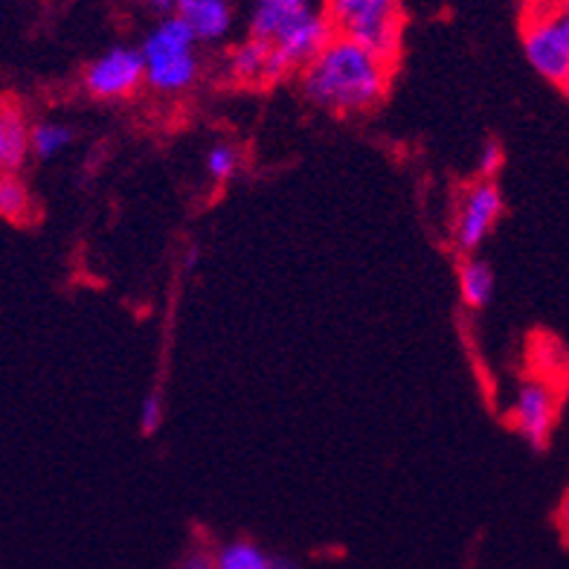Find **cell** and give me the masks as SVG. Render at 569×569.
<instances>
[{
    "instance_id": "cell-1",
    "label": "cell",
    "mask_w": 569,
    "mask_h": 569,
    "mask_svg": "<svg viewBox=\"0 0 569 569\" xmlns=\"http://www.w3.org/2000/svg\"><path fill=\"white\" fill-rule=\"evenodd\" d=\"M396 64L349 38H331L300 70L302 97L320 111L355 117L375 111L390 93Z\"/></svg>"
},
{
    "instance_id": "cell-2",
    "label": "cell",
    "mask_w": 569,
    "mask_h": 569,
    "mask_svg": "<svg viewBox=\"0 0 569 569\" xmlns=\"http://www.w3.org/2000/svg\"><path fill=\"white\" fill-rule=\"evenodd\" d=\"M250 38L270 44L279 56L291 61L297 73L335 38L329 18L322 9L288 0H259L250 16Z\"/></svg>"
},
{
    "instance_id": "cell-3",
    "label": "cell",
    "mask_w": 569,
    "mask_h": 569,
    "mask_svg": "<svg viewBox=\"0 0 569 569\" xmlns=\"http://www.w3.org/2000/svg\"><path fill=\"white\" fill-rule=\"evenodd\" d=\"M322 12L338 38L367 47L369 53L398 64L405 44L401 0H326Z\"/></svg>"
},
{
    "instance_id": "cell-4",
    "label": "cell",
    "mask_w": 569,
    "mask_h": 569,
    "mask_svg": "<svg viewBox=\"0 0 569 569\" xmlns=\"http://www.w3.org/2000/svg\"><path fill=\"white\" fill-rule=\"evenodd\" d=\"M196 44L198 38L187 23L174 12L166 16L140 47L142 61H146V84L163 97H174L192 88L201 76Z\"/></svg>"
},
{
    "instance_id": "cell-5",
    "label": "cell",
    "mask_w": 569,
    "mask_h": 569,
    "mask_svg": "<svg viewBox=\"0 0 569 569\" xmlns=\"http://www.w3.org/2000/svg\"><path fill=\"white\" fill-rule=\"evenodd\" d=\"M526 61L538 76L558 84L569 70V16L555 0H526L523 27Z\"/></svg>"
},
{
    "instance_id": "cell-6",
    "label": "cell",
    "mask_w": 569,
    "mask_h": 569,
    "mask_svg": "<svg viewBox=\"0 0 569 569\" xmlns=\"http://www.w3.org/2000/svg\"><path fill=\"white\" fill-rule=\"evenodd\" d=\"M506 201H502V189L497 180H473L471 187L459 196L457 216L450 227V241L462 259L477 256L488 236L497 230Z\"/></svg>"
},
{
    "instance_id": "cell-7",
    "label": "cell",
    "mask_w": 569,
    "mask_h": 569,
    "mask_svg": "<svg viewBox=\"0 0 569 569\" xmlns=\"http://www.w3.org/2000/svg\"><path fill=\"white\" fill-rule=\"evenodd\" d=\"M558 412H561V392H558L555 381H549L543 375H532V378H523L517 383L509 419L515 433L529 448L547 450L555 425H558Z\"/></svg>"
},
{
    "instance_id": "cell-8",
    "label": "cell",
    "mask_w": 569,
    "mask_h": 569,
    "mask_svg": "<svg viewBox=\"0 0 569 569\" xmlns=\"http://www.w3.org/2000/svg\"><path fill=\"white\" fill-rule=\"evenodd\" d=\"M82 84L99 102H120V99L134 97L146 84L142 53L137 47H111L84 68Z\"/></svg>"
},
{
    "instance_id": "cell-9",
    "label": "cell",
    "mask_w": 569,
    "mask_h": 569,
    "mask_svg": "<svg viewBox=\"0 0 569 569\" xmlns=\"http://www.w3.org/2000/svg\"><path fill=\"white\" fill-rule=\"evenodd\" d=\"M30 131L27 113L18 102L3 99L0 102V174L21 172L27 158H30Z\"/></svg>"
},
{
    "instance_id": "cell-10",
    "label": "cell",
    "mask_w": 569,
    "mask_h": 569,
    "mask_svg": "<svg viewBox=\"0 0 569 569\" xmlns=\"http://www.w3.org/2000/svg\"><path fill=\"white\" fill-rule=\"evenodd\" d=\"M174 16L207 44L227 38L232 27V9L227 0H174Z\"/></svg>"
},
{
    "instance_id": "cell-11",
    "label": "cell",
    "mask_w": 569,
    "mask_h": 569,
    "mask_svg": "<svg viewBox=\"0 0 569 569\" xmlns=\"http://www.w3.org/2000/svg\"><path fill=\"white\" fill-rule=\"evenodd\" d=\"M268 64H270V44L259 38L241 41L230 56H227V76L236 84L248 88H268Z\"/></svg>"
},
{
    "instance_id": "cell-12",
    "label": "cell",
    "mask_w": 569,
    "mask_h": 569,
    "mask_svg": "<svg viewBox=\"0 0 569 569\" xmlns=\"http://www.w3.org/2000/svg\"><path fill=\"white\" fill-rule=\"evenodd\" d=\"M495 268L482 256H468V259H462V264H459V297H462L465 308L482 311L488 302L495 300Z\"/></svg>"
},
{
    "instance_id": "cell-13",
    "label": "cell",
    "mask_w": 569,
    "mask_h": 569,
    "mask_svg": "<svg viewBox=\"0 0 569 569\" xmlns=\"http://www.w3.org/2000/svg\"><path fill=\"white\" fill-rule=\"evenodd\" d=\"M273 555L248 538L224 540L216 547V569H270Z\"/></svg>"
},
{
    "instance_id": "cell-14",
    "label": "cell",
    "mask_w": 569,
    "mask_h": 569,
    "mask_svg": "<svg viewBox=\"0 0 569 569\" xmlns=\"http://www.w3.org/2000/svg\"><path fill=\"white\" fill-rule=\"evenodd\" d=\"M36 203H32L30 187L23 183L21 174L7 172L0 174V218L12 221V224H23L30 221Z\"/></svg>"
},
{
    "instance_id": "cell-15",
    "label": "cell",
    "mask_w": 569,
    "mask_h": 569,
    "mask_svg": "<svg viewBox=\"0 0 569 569\" xmlns=\"http://www.w3.org/2000/svg\"><path fill=\"white\" fill-rule=\"evenodd\" d=\"M73 128L56 120H41L30 131V151L38 160H56L73 146Z\"/></svg>"
},
{
    "instance_id": "cell-16",
    "label": "cell",
    "mask_w": 569,
    "mask_h": 569,
    "mask_svg": "<svg viewBox=\"0 0 569 569\" xmlns=\"http://www.w3.org/2000/svg\"><path fill=\"white\" fill-rule=\"evenodd\" d=\"M203 169H207L210 180H216V183H230L241 172V151L236 146H230V142H216L207 151Z\"/></svg>"
},
{
    "instance_id": "cell-17",
    "label": "cell",
    "mask_w": 569,
    "mask_h": 569,
    "mask_svg": "<svg viewBox=\"0 0 569 569\" xmlns=\"http://www.w3.org/2000/svg\"><path fill=\"white\" fill-rule=\"evenodd\" d=\"M166 421V405H163V396L158 390L149 392V396L142 398L140 405V433L142 436H154L163 427Z\"/></svg>"
},
{
    "instance_id": "cell-18",
    "label": "cell",
    "mask_w": 569,
    "mask_h": 569,
    "mask_svg": "<svg viewBox=\"0 0 569 569\" xmlns=\"http://www.w3.org/2000/svg\"><path fill=\"white\" fill-rule=\"evenodd\" d=\"M502 163H506V151H502L500 142L486 140V146L477 154V174H480V180H497Z\"/></svg>"
},
{
    "instance_id": "cell-19",
    "label": "cell",
    "mask_w": 569,
    "mask_h": 569,
    "mask_svg": "<svg viewBox=\"0 0 569 569\" xmlns=\"http://www.w3.org/2000/svg\"><path fill=\"white\" fill-rule=\"evenodd\" d=\"M174 569H216V547H203V543L189 547Z\"/></svg>"
},
{
    "instance_id": "cell-20",
    "label": "cell",
    "mask_w": 569,
    "mask_h": 569,
    "mask_svg": "<svg viewBox=\"0 0 569 569\" xmlns=\"http://www.w3.org/2000/svg\"><path fill=\"white\" fill-rule=\"evenodd\" d=\"M555 523H558V529H561L563 540H569V491L563 495L561 506H558V515H555Z\"/></svg>"
},
{
    "instance_id": "cell-21",
    "label": "cell",
    "mask_w": 569,
    "mask_h": 569,
    "mask_svg": "<svg viewBox=\"0 0 569 569\" xmlns=\"http://www.w3.org/2000/svg\"><path fill=\"white\" fill-rule=\"evenodd\" d=\"M128 3H140V7H149L154 12H174V0H128Z\"/></svg>"
},
{
    "instance_id": "cell-22",
    "label": "cell",
    "mask_w": 569,
    "mask_h": 569,
    "mask_svg": "<svg viewBox=\"0 0 569 569\" xmlns=\"http://www.w3.org/2000/svg\"><path fill=\"white\" fill-rule=\"evenodd\" d=\"M270 569H302V567L293 561L291 555H273V567Z\"/></svg>"
},
{
    "instance_id": "cell-23",
    "label": "cell",
    "mask_w": 569,
    "mask_h": 569,
    "mask_svg": "<svg viewBox=\"0 0 569 569\" xmlns=\"http://www.w3.org/2000/svg\"><path fill=\"white\" fill-rule=\"evenodd\" d=\"M558 90H561L563 99H567V102H569V70H567V76H563L561 82H558Z\"/></svg>"
},
{
    "instance_id": "cell-24",
    "label": "cell",
    "mask_w": 569,
    "mask_h": 569,
    "mask_svg": "<svg viewBox=\"0 0 569 569\" xmlns=\"http://www.w3.org/2000/svg\"><path fill=\"white\" fill-rule=\"evenodd\" d=\"M555 3H558V7H561L563 12H567V16H569V0H555Z\"/></svg>"
},
{
    "instance_id": "cell-25",
    "label": "cell",
    "mask_w": 569,
    "mask_h": 569,
    "mask_svg": "<svg viewBox=\"0 0 569 569\" xmlns=\"http://www.w3.org/2000/svg\"><path fill=\"white\" fill-rule=\"evenodd\" d=\"M288 3H308V0H288Z\"/></svg>"
}]
</instances>
